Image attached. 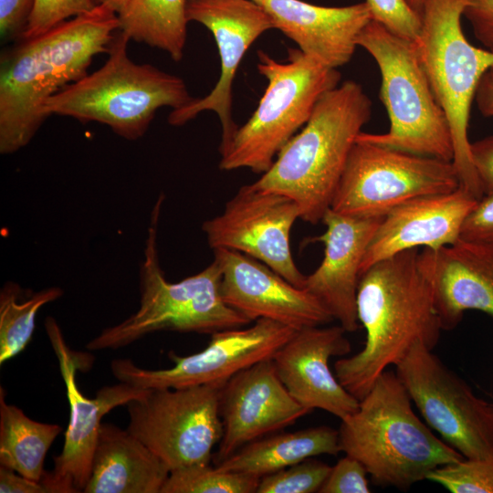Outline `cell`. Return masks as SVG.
Instances as JSON below:
<instances>
[{
	"label": "cell",
	"instance_id": "43",
	"mask_svg": "<svg viewBox=\"0 0 493 493\" xmlns=\"http://www.w3.org/2000/svg\"><path fill=\"white\" fill-rule=\"evenodd\" d=\"M252 1H254V2H256V3H257V4H259V5H261V3H262L263 0H252Z\"/></svg>",
	"mask_w": 493,
	"mask_h": 493
},
{
	"label": "cell",
	"instance_id": "2",
	"mask_svg": "<svg viewBox=\"0 0 493 493\" xmlns=\"http://www.w3.org/2000/svg\"><path fill=\"white\" fill-rule=\"evenodd\" d=\"M413 248L379 260L360 277L357 316L366 332L363 348L334 363L341 385L362 400L391 365L416 343L433 350L442 330L431 286Z\"/></svg>",
	"mask_w": 493,
	"mask_h": 493
},
{
	"label": "cell",
	"instance_id": "41",
	"mask_svg": "<svg viewBox=\"0 0 493 493\" xmlns=\"http://www.w3.org/2000/svg\"><path fill=\"white\" fill-rule=\"evenodd\" d=\"M96 5H106L119 14L127 5L129 0H92Z\"/></svg>",
	"mask_w": 493,
	"mask_h": 493
},
{
	"label": "cell",
	"instance_id": "31",
	"mask_svg": "<svg viewBox=\"0 0 493 493\" xmlns=\"http://www.w3.org/2000/svg\"><path fill=\"white\" fill-rule=\"evenodd\" d=\"M331 467L314 459L301 462L260 477L257 493L319 492Z\"/></svg>",
	"mask_w": 493,
	"mask_h": 493
},
{
	"label": "cell",
	"instance_id": "11",
	"mask_svg": "<svg viewBox=\"0 0 493 493\" xmlns=\"http://www.w3.org/2000/svg\"><path fill=\"white\" fill-rule=\"evenodd\" d=\"M224 384L149 389L126 404L127 430L170 471L209 464L223 435L219 401Z\"/></svg>",
	"mask_w": 493,
	"mask_h": 493
},
{
	"label": "cell",
	"instance_id": "35",
	"mask_svg": "<svg viewBox=\"0 0 493 493\" xmlns=\"http://www.w3.org/2000/svg\"><path fill=\"white\" fill-rule=\"evenodd\" d=\"M460 239L493 244V195H484L464 220Z\"/></svg>",
	"mask_w": 493,
	"mask_h": 493
},
{
	"label": "cell",
	"instance_id": "4",
	"mask_svg": "<svg viewBox=\"0 0 493 493\" xmlns=\"http://www.w3.org/2000/svg\"><path fill=\"white\" fill-rule=\"evenodd\" d=\"M411 402L396 373L386 370L341 420V452L359 460L376 485L407 490L435 468L465 458L437 438Z\"/></svg>",
	"mask_w": 493,
	"mask_h": 493
},
{
	"label": "cell",
	"instance_id": "32",
	"mask_svg": "<svg viewBox=\"0 0 493 493\" xmlns=\"http://www.w3.org/2000/svg\"><path fill=\"white\" fill-rule=\"evenodd\" d=\"M96 6L92 0H36L21 39L44 34L70 18L90 12Z\"/></svg>",
	"mask_w": 493,
	"mask_h": 493
},
{
	"label": "cell",
	"instance_id": "6",
	"mask_svg": "<svg viewBox=\"0 0 493 493\" xmlns=\"http://www.w3.org/2000/svg\"><path fill=\"white\" fill-rule=\"evenodd\" d=\"M130 40L121 31L115 34L105 63L49 98L45 115L100 122L124 139L137 140L157 110H177L194 99L180 77L132 61L128 55Z\"/></svg>",
	"mask_w": 493,
	"mask_h": 493
},
{
	"label": "cell",
	"instance_id": "18",
	"mask_svg": "<svg viewBox=\"0 0 493 493\" xmlns=\"http://www.w3.org/2000/svg\"><path fill=\"white\" fill-rule=\"evenodd\" d=\"M225 302L250 321L267 319L294 330L334 320L309 291L289 283L264 263L240 252L215 248Z\"/></svg>",
	"mask_w": 493,
	"mask_h": 493
},
{
	"label": "cell",
	"instance_id": "36",
	"mask_svg": "<svg viewBox=\"0 0 493 493\" xmlns=\"http://www.w3.org/2000/svg\"><path fill=\"white\" fill-rule=\"evenodd\" d=\"M35 3L36 0H0V35L2 39H21Z\"/></svg>",
	"mask_w": 493,
	"mask_h": 493
},
{
	"label": "cell",
	"instance_id": "19",
	"mask_svg": "<svg viewBox=\"0 0 493 493\" xmlns=\"http://www.w3.org/2000/svg\"><path fill=\"white\" fill-rule=\"evenodd\" d=\"M322 326L296 330L272 361L279 379L303 408L320 409L341 420L357 410L359 400L341 385L329 362L347 355L351 346L341 325Z\"/></svg>",
	"mask_w": 493,
	"mask_h": 493
},
{
	"label": "cell",
	"instance_id": "1",
	"mask_svg": "<svg viewBox=\"0 0 493 493\" xmlns=\"http://www.w3.org/2000/svg\"><path fill=\"white\" fill-rule=\"evenodd\" d=\"M106 5L70 18L44 34L19 39L1 55L0 152L26 146L44 121L46 101L88 74L94 57L108 53L119 30Z\"/></svg>",
	"mask_w": 493,
	"mask_h": 493
},
{
	"label": "cell",
	"instance_id": "24",
	"mask_svg": "<svg viewBox=\"0 0 493 493\" xmlns=\"http://www.w3.org/2000/svg\"><path fill=\"white\" fill-rule=\"evenodd\" d=\"M167 466L128 430L102 423L85 493H161Z\"/></svg>",
	"mask_w": 493,
	"mask_h": 493
},
{
	"label": "cell",
	"instance_id": "20",
	"mask_svg": "<svg viewBox=\"0 0 493 493\" xmlns=\"http://www.w3.org/2000/svg\"><path fill=\"white\" fill-rule=\"evenodd\" d=\"M383 218L345 215L329 209L321 221L326 229L314 239L324 244V256L320 266L306 276L303 288L347 332L359 328L356 299L361 265Z\"/></svg>",
	"mask_w": 493,
	"mask_h": 493
},
{
	"label": "cell",
	"instance_id": "7",
	"mask_svg": "<svg viewBox=\"0 0 493 493\" xmlns=\"http://www.w3.org/2000/svg\"><path fill=\"white\" fill-rule=\"evenodd\" d=\"M286 61L257 51V68L267 81L258 105L247 121L237 128L227 146L220 151L219 168H248L263 174L285 144L309 121L318 100L337 87L341 79L299 48H289Z\"/></svg>",
	"mask_w": 493,
	"mask_h": 493
},
{
	"label": "cell",
	"instance_id": "9",
	"mask_svg": "<svg viewBox=\"0 0 493 493\" xmlns=\"http://www.w3.org/2000/svg\"><path fill=\"white\" fill-rule=\"evenodd\" d=\"M466 0H425L415 47L435 97L450 126L453 164L460 187L483 197L470 155V109L481 77L493 66V52L473 46L461 20Z\"/></svg>",
	"mask_w": 493,
	"mask_h": 493
},
{
	"label": "cell",
	"instance_id": "25",
	"mask_svg": "<svg viewBox=\"0 0 493 493\" xmlns=\"http://www.w3.org/2000/svg\"><path fill=\"white\" fill-rule=\"evenodd\" d=\"M340 452L339 431L321 425L268 435L244 446L215 466L262 477L309 457Z\"/></svg>",
	"mask_w": 493,
	"mask_h": 493
},
{
	"label": "cell",
	"instance_id": "22",
	"mask_svg": "<svg viewBox=\"0 0 493 493\" xmlns=\"http://www.w3.org/2000/svg\"><path fill=\"white\" fill-rule=\"evenodd\" d=\"M460 186L450 193L412 199L387 213L365 251L361 275L372 264L413 248L455 244L465 218L477 203Z\"/></svg>",
	"mask_w": 493,
	"mask_h": 493
},
{
	"label": "cell",
	"instance_id": "13",
	"mask_svg": "<svg viewBox=\"0 0 493 493\" xmlns=\"http://www.w3.org/2000/svg\"><path fill=\"white\" fill-rule=\"evenodd\" d=\"M295 330L271 320L258 319L249 328L212 333L208 345L199 352L180 356L171 351V368L147 370L130 359H115L110 369L120 382L144 389L225 383L238 372L272 359Z\"/></svg>",
	"mask_w": 493,
	"mask_h": 493
},
{
	"label": "cell",
	"instance_id": "10",
	"mask_svg": "<svg viewBox=\"0 0 493 493\" xmlns=\"http://www.w3.org/2000/svg\"><path fill=\"white\" fill-rule=\"evenodd\" d=\"M459 186L453 162L375 144L358 135L330 209L356 217H381L412 199Z\"/></svg>",
	"mask_w": 493,
	"mask_h": 493
},
{
	"label": "cell",
	"instance_id": "33",
	"mask_svg": "<svg viewBox=\"0 0 493 493\" xmlns=\"http://www.w3.org/2000/svg\"><path fill=\"white\" fill-rule=\"evenodd\" d=\"M372 20L393 34L415 41L421 30V17L404 0H365Z\"/></svg>",
	"mask_w": 493,
	"mask_h": 493
},
{
	"label": "cell",
	"instance_id": "34",
	"mask_svg": "<svg viewBox=\"0 0 493 493\" xmlns=\"http://www.w3.org/2000/svg\"><path fill=\"white\" fill-rule=\"evenodd\" d=\"M367 471L356 458L345 455L330 471L320 493H369Z\"/></svg>",
	"mask_w": 493,
	"mask_h": 493
},
{
	"label": "cell",
	"instance_id": "17",
	"mask_svg": "<svg viewBox=\"0 0 493 493\" xmlns=\"http://www.w3.org/2000/svg\"><path fill=\"white\" fill-rule=\"evenodd\" d=\"M219 411L223 435L214 455L215 465L309 413L288 393L272 359L255 363L228 379L220 391Z\"/></svg>",
	"mask_w": 493,
	"mask_h": 493
},
{
	"label": "cell",
	"instance_id": "26",
	"mask_svg": "<svg viewBox=\"0 0 493 493\" xmlns=\"http://www.w3.org/2000/svg\"><path fill=\"white\" fill-rule=\"evenodd\" d=\"M61 430L58 425L35 421L19 407L7 404L1 386L0 466L27 478L41 480L46 473V455Z\"/></svg>",
	"mask_w": 493,
	"mask_h": 493
},
{
	"label": "cell",
	"instance_id": "8",
	"mask_svg": "<svg viewBox=\"0 0 493 493\" xmlns=\"http://www.w3.org/2000/svg\"><path fill=\"white\" fill-rule=\"evenodd\" d=\"M357 45L378 66L379 99L390 121L387 132L362 131L359 137L389 148L453 162L448 120L435 97L414 42L371 20L360 33Z\"/></svg>",
	"mask_w": 493,
	"mask_h": 493
},
{
	"label": "cell",
	"instance_id": "27",
	"mask_svg": "<svg viewBox=\"0 0 493 493\" xmlns=\"http://www.w3.org/2000/svg\"><path fill=\"white\" fill-rule=\"evenodd\" d=\"M187 0H129L118 14L119 30L131 40L168 53L179 62L187 37Z\"/></svg>",
	"mask_w": 493,
	"mask_h": 493
},
{
	"label": "cell",
	"instance_id": "16",
	"mask_svg": "<svg viewBox=\"0 0 493 493\" xmlns=\"http://www.w3.org/2000/svg\"><path fill=\"white\" fill-rule=\"evenodd\" d=\"M186 17L211 31L219 52L221 73L208 95L173 110L168 121L182 126L202 111L215 112L222 126L220 152L238 128L232 116L233 83L237 68L250 46L264 32L275 28L274 22L267 10L252 0H187Z\"/></svg>",
	"mask_w": 493,
	"mask_h": 493
},
{
	"label": "cell",
	"instance_id": "28",
	"mask_svg": "<svg viewBox=\"0 0 493 493\" xmlns=\"http://www.w3.org/2000/svg\"><path fill=\"white\" fill-rule=\"evenodd\" d=\"M63 295L58 287L38 291L26 290L6 282L0 291V364L19 354L30 341L36 316L44 305Z\"/></svg>",
	"mask_w": 493,
	"mask_h": 493
},
{
	"label": "cell",
	"instance_id": "42",
	"mask_svg": "<svg viewBox=\"0 0 493 493\" xmlns=\"http://www.w3.org/2000/svg\"><path fill=\"white\" fill-rule=\"evenodd\" d=\"M405 4L421 17L425 0H404Z\"/></svg>",
	"mask_w": 493,
	"mask_h": 493
},
{
	"label": "cell",
	"instance_id": "38",
	"mask_svg": "<svg viewBox=\"0 0 493 493\" xmlns=\"http://www.w3.org/2000/svg\"><path fill=\"white\" fill-rule=\"evenodd\" d=\"M470 155L484 195H493V135L470 142Z\"/></svg>",
	"mask_w": 493,
	"mask_h": 493
},
{
	"label": "cell",
	"instance_id": "37",
	"mask_svg": "<svg viewBox=\"0 0 493 493\" xmlns=\"http://www.w3.org/2000/svg\"><path fill=\"white\" fill-rule=\"evenodd\" d=\"M463 17L484 48L493 52V0H466Z\"/></svg>",
	"mask_w": 493,
	"mask_h": 493
},
{
	"label": "cell",
	"instance_id": "23",
	"mask_svg": "<svg viewBox=\"0 0 493 493\" xmlns=\"http://www.w3.org/2000/svg\"><path fill=\"white\" fill-rule=\"evenodd\" d=\"M275 28L293 40L304 54L338 68L351 59L357 39L372 20L366 2L321 6L301 0H263Z\"/></svg>",
	"mask_w": 493,
	"mask_h": 493
},
{
	"label": "cell",
	"instance_id": "39",
	"mask_svg": "<svg viewBox=\"0 0 493 493\" xmlns=\"http://www.w3.org/2000/svg\"><path fill=\"white\" fill-rule=\"evenodd\" d=\"M1 493H50L44 480L27 478L14 470L0 466Z\"/></svg>",
	"mask_w": 493,
	"mask_h": 493
},
{
	"label": "cell",
	"instance_id": "14",
	"mask_svg": "<svg viewBox=\"0 0 493 493\" xmlns=\"http://www.w3.org/2000/svg\"><path fill=\"white\" fill-rule=\"evenodd\" d=\"M299 218L300 209L293 199L250 184L238 190L222 214L205 221L202 229L212 249L249 256L303 288L306 276L296 266L290 248L291 228Z\"/></svg>",
	"mask_w": 493,
	"mask_h": 493
},
{
	"label": "cell",
	"instance_id": "15",
	"mask_svg": "<svg viewBox=\"0 0 493 493\" xmlns=\"http://www.w3.org/2000/svg\"><path fill=\"white\" fill-rule=\"evenodd\" d=\"M45 329L65 383L69 421L63 448L54 457L53 470L46 471L43 479L52 493L83 492L90 476L102 417L117 406L143 397L149 389L120 382L101 387L94 398H88L76 382L79 357L68 346L57 320L47 317Z\"/></svg>",
	"mask_w": 493,
	"mask_h": 493
},
{
	"label": "cell",
	"instance_id": "12",
	"mask_svg": "<svg viewBox=\"0 0 493 493\" xmlns=\"http://www.w3.org/2000/svg\"><path fill=\"white\" fill-rule=\"evenodd\" d=\"M423 343L395 366L425 423L465 458L493 457V404Z\"/></svg>",
	"mask_w": 493,
	"mask_h": 493
},
{
	"label": "cell",
	"instance_id": "29",
	"mask_svg": "<svg viewBox=\"0 0 493 493\" xmlns=\"http://www.w3.org/2000/svg\"><path fill=\"white\" fill-rule=\"evenodd\" d=\"M260 477L195 465L170 472L161 493H255Z\"/></svg>",
	"mask_w": 493,
	"mask_h": 493
},
{
	"label": "cell",
	"instance_id": "3",
	"mask_svg": "<svg viewBox=\"0 0 493 493\" xmlns=\"http://www.w3.org/2000/svg\"><path fill=\"white\" fill-rule=\"evenodd\" d=\"M372 110L370 98L353 80L328 90L271 167L251 184L293 199L299 206L301 220L312 225L322 221Z\"/></svg>",
	"mask_w": 493,
	"mask_h": 493
},
{
	"label": "cell",
	"instance_id": "40",
	"mask_svg": "<svg viewBox=\"0 0 493 493\" xmlns=\"http://www.w3.org/2000/svg\"><path fill=\"white\" fill-rule=\"evenodd\" d=\"M474 100L484 117H493V66L481 77Z\"/></svg>",
	"mask_w": 493,
	"mask_h": 493
},
{
	"label": "cell",
	"instance_id": "5",
	"mask_svg": "<svg viewBox=\"0 0 493 493\" xmlns=\"http://www.w3.org/2000/svg\"><path fill=\"white\" fill-rule=\"evenodd\" d=\"M163 200L164 195L160 194L151 213L140 267L139 309L89 341L86 348L89 351L119 349L156 331L212 334L250 322L225 302L221 294L222 273L215 260L181 281L166 279L158 251V226Z\"/></svg>",
	"mask_w": 493,
	"mask_h": 493
},
{
	"label": "cell",
	"instance_id": "21",
	"mask_svg": "<svg viewBox=\"0 0 493 493\" xmlns=\"http://www.w3.org/2000/svg\"><path fill=\"white\" fill-rule=\"evenodd\" d=\"M418 261L442 330H454L470 309L493 319V244L459 239L437 249L423 248Z\"/></svg>",
	"mask_w": 493,
	"mask_h": 493
},
{
	"label": "cell",
	"instance_id": "30",
	"mask_svg": "<svg viewBox=\"0 0 493 493\" xmlns=\"http://www.w3.org/2000/svg\"><path fill=\"white\" fill-rule=\"evenodd\" d=\"M451 493H493V457L463 458L440 466L426 477Z\"/></svg>",
	"mask_w": 493,
	"mask_h": 493
}]
</instances>
